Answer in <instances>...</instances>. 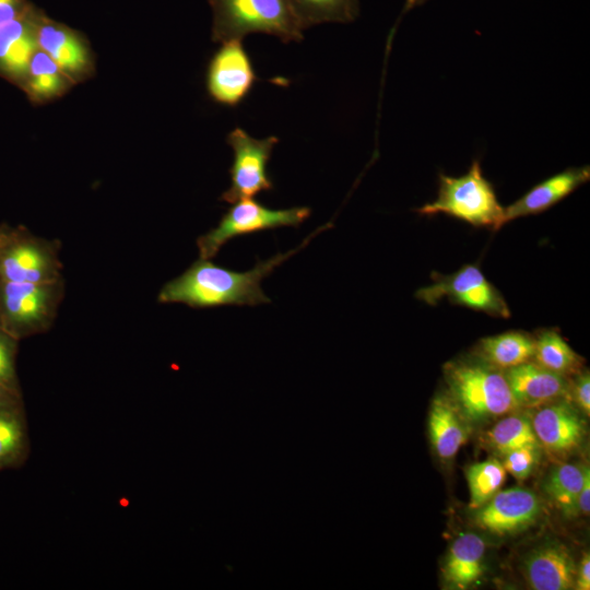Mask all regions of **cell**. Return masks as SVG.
Instances as JSON below:
<instances>
[{
    "instance_id": "obj_1",
    "label": "cell",
    "mask_w": 590,
    "mask_h": 590,
    "mask_svg": "<svg viewBox=\"0 0 590 590\" xmlns=\"http://www.w3.org/2000/svg\"><path fill=\"white\" fill-rule=\"evenodd\" d=\"M331 226V223H328L317 228L295 249L284 253L278 252L267 260H259L251 270L245 272L229 270L201 258L181 275L166 283L158 294V300L181 303L194 308L257 306L271 303L261 288L262 280L305 248L317 234Z\"/></svg>"
},
{
    "instance_id": "obj_2",
    "label": "cell",
    "mask_w": 590,
    "mask_h": 590,
    "mask_svg": "<svg viewBox=\"0 0 590 590\" xmlns=\"http://www.w3.org/2000/svg\"><path fill=\"white\" fill-rule=\"evenodd\" d=\"M445 380L448 399L470 422L482 423L519 408L504 371L481 358L448 363Z\"/></svg>"
},
{
    "instance_id": "obj_3",
    "label": "cell",
    "mask_w": 590,
    "mask_h": 590,
    "mask_svg": "<svg viewBox=\"0 0 590 590\" xmlns=\"http://www.w3.org/2000/svg\"><path fill=\"white\" fill-rule=\"evenodd\" d=\"M211 4L215 40L243 39L252 33L272 35L283 43L304 38L288 0H211Z\"/></svg>"
},
{
    "instance_id": "obj_4",
    "label": "cell",
    "mask_w": 590,
    "mask_h": 590,
    "mask_svg": "<svg viewBox=\"0 0 590 590\" xmlns=\"http://www.w3.org/2000/svg\"><path fill=\"white\" fill-rule=\"evenodd\" d=\"M416 211L422 215L442 213L494 231L504 225V206L498 202L493 185L484 177L479 161H473L460 177L439 174L437 198Z\"/></svg>"
},
{
    "instance_id": "obj_5",
    "label": "cell",
    "mask_w": 590,
    "mask_h": 590,
    "mask_svg": "<svg viewBox=\"0 0 590 590\" xmlns=\"http://www.w3.org/2000/svg\"><path fill=\"white\" fill-rule=\"evenodd\" d=\"M308 206L272 210L252 198L233 203L219 224L198 238L202 259L213 258L231 239L281 227H298L310 216Z\"/></svg>"
},
{
    "instance_id": "obj_6",
    "label": "cell",
    "mask_w": 590,
    "mask_h": 590,
    "mask_svg": "<svg viewBox=\"0 0 590 590\" xmlns=\"http://www.w3.org/2000/svg\"><path fill=\"white\" fill-rule=\"evenodd\" d=\"M226 141L233 150V163L229 168L231 186L221 196V200L233 204L272 190L273 181L268 174V163L279 138L270 135L256 139L244 129L235 128Z\"/></svg>"
},
{
    "instance_id": "obj_7",
    "label": "cell",
    "mask_w": 590,
    "mask_h": 590,
    "mask_svg": "<svg viewBox=\"0 0 590 590\" xmlns=\"http://www.w3.org/2000/svg\"><path fill=\"white\" fill-rule=\"evenodd\" d=\"M434 283L420 288L416 297L436 305L447 297L451 303L508 318L510 310L498 290L489 283L479 267L468 264L449 275L435 274Z\"/></svg>"
},
{
    "instance_id": "obj_8",
    "label": "cell",
    "mask_w": 590,
    "mask_h": 590,
    "mask_svg": "<svg viewBox=\"0 0 590 590\" xmlns=\"http://www.w3.org/2000/svg\"><path fill=\"white\" fill-rule=\"evenodd\" d=\"M257 75L241 39L223 42L211 59L206 85L219 104L236 107L252 90Z\"/></svg>"
},
{
    "instance_id": "obj_9",
    "label": "cell",
    "mask_w": 590,
    "mask_h": 590,
    "mask_svg": "<svg viewBox=\"0 0 590 590\" xmlns=\"http://www.w3.org/2000/svg\"><path fill=\"white\" fill-rule=\"evenodd\" d=\"M48 283L0 281V327L14 339L36 330L47 315Z\"/></svg>"
},
{
    "instance_id": "obj_10",
    "label": "cell",
    "mask_w": 590,
    "mask_h": 590,
    "mask_svg": "<svg viewBox=\"0 0 590 590\" xmlns=\"http://www.w3.org/2000/svg\"><path fill=\"white\" fill-rule=\"evenodd\" d=\"M539 497L522 487L498 491L487 503L477 508L474 520L477 527L494 534H509L532 526L539 518Z\"/></svg>"
},
{
    "instance_id": "obj_11",
    "label": "cell",
    "mask_w": 590,
    "mask_h": 590,
    "mask_svg": "<svg viewBox=\"0 0 590 590\" xmlns=\"http://www.w3.org/2000/svg\"><path fill=\"white\" fill-rule=\"evenodd\" d=\"M504 374L518 406H540L559 400L569 391L565 376L535 362L510 367Z\"/></svg>"
},
{
    "instance_id": "obj_12",
    "label": "cell",
    "mask_w": 590,
    "mask_h": 590,
    "mask_svg": "<svg viewBox=\"0 0 590 590\" xmlns=\"http://www.w3.org/2000/svg\"><path fill=\"white\" fill-rule=\"evenodd\" d=\"M49 272L47 253L37 243L0 233V281L48 283Z\"/></svg>"
},
{
    "instance_id": "obj_13",
    "label": "cell",
    "mask_w": 590,
    "mask_h": 590,
    "mask_svg": "<svg viewBox=\"0 0 590 590\" xmlns=\"http://www.w3.org/2000/svg\"><path fill=\"white\" fill-rule=\"evenodd\" d=\"M532 428L540 444L553 452H567L579 446L585 423L567 402L543 404L532 418Z\"/></svg>"
},
{
    "instance_id": "obj_14",
    "label": "cell",
    "mask_w": 590,
    "mask_h": 590,
    "mask_svg": "<svg viewBox=\"0 0 590 590\" xmlns=\"http://www.w3.org/2000/svg\"><path fill=\"white\" fill-rule=\"evenodd\" d=\"M590 178L589 166L570 167L531 188L521 198L504 208V224L521 216L546 211Z\"/></svg>"
},
{
    "instance_id": "obj_15",
    "label": "cell",
    "mask_w": 590,
    "mask_h": 590,
    "mask_svg": "<svg viewBox=\"0 0 590 590\" xmlns=\"http://www.w3.org/2000/svg\"><path fill=\"white\" fill-rule=\"evenodd\" d=\"M524 574L534 590H567L575 586L576 565L570 552L560 543H545L524 559Z\"/></svg>"
},
{
    "instance_id": "obj_16",
    "label": "cell",
    "mask_w": 590,
    "mask_h": 590,
    "mask_svg": "<svg viewBox=\"0 0 590 590\" xmlns=\"http://www.w3.org/2000/svg\"><path fill=\"white\" fill-rule=\"evenodd\" d=\"M31 440L22 396H0V471L27 461Z\"/></svg>"
},
{
    "instance_id": "obj_17",
    "label": "cell",
    "mask_w": 590,
    "mask_h": 590,
    "mask_svg": "<svg viewBox=\"0 0 590 590\" xmlns=\"http://www.w3.org/2000/svg\"><path fill=\"white\" fill-rule=\"evenodd\" d=\"M484 540L474 533L459 535L450 545L444 566L445 579L459 589L473 585L483 575Z\"/></svg>"
},
{
    "instance_id": "obj_18",
    "label": "cell",
    "mask_w": 590,
    "mask_h": 590,
    "mask_svg": "<svg viewBox=\"0 0 590 590\" xmlns=\"http://www.w3.org/2000/svg\"><path fill=\"white\" fill-rule=\"evenodd\" d=\"M37 46L35 34L21 17L0 25V68L13 76L26 74Z\"/></svg>"
},
{
    "instance_id": "obj_19",
    "label": "cell",
    "mask_w": 590,
    "mask_h": 590,
    "mask_svg": "<svg viewBox=\"0 0 590 590\" xmlns=\"http://www.w3.org/2000/svg\"><path fill=\"white\" fill-rule=\"evenodd\" d=\"M461 415L448 398L434 400L428 418L432 445L442 459L452 458L467 440Z\"/></svg>"
},
{
    "instance_id": "obj_20",
    "label": "cell",
    "mask_w": 590,
    "mask_h": 590,
    "mask_svg": "<svg viewBox=\"0 0 590 590\" xmlns=\"http://www.w3.org/2000/svg\"><path fill=\"white\" fill-rule=\"evenodd\" d=\"M476 351L479 357L487 364L508 369L533 357L534 338L522 331L504 332L481 339Z\"/></svg>"
},
{
    "instance_id": "obj_21",
    "label": "cell",
    "mask_w": 590,
    "mask_h": 590,
    "mask_svg": "<svg viewBox=\"0 0 590 590\" xmlns=\"http://www.w3.org/2000/svg\"><path fill=\"white\" fill-rule=\"evenodd\" d=\"M36 39L37 45L56 61L60 70L75 73L85 67V49L71 33L54 25H44Z\"/></svg>"
},
{
    "instance_id": "obj_22",
    "label": "cell",
    "mask_w": 590,
    "mask_h": 590,
    "mask_svg": "<svg viewBox=\"0 0 590 590\" xmlns=\"http://www.w3.org/2000/svg\"><path fill=\"white\" fill-rule=\"evenodd\" d=\"M304 31L322 23H351L359 14L358 0H288Z\"/></svg>"
},
{
    "instance_id": "obj_23",
    "label": "cell",
    "mask_w": 590,
    "mask_h": 590,
    "mask_svg": "<svg viewBox=\"0 0 590 590\" xmlns=\"http://www.w3.org/2000/svg\"><path fill=\"white\" fill-rule=\"evenodd\" d=\"M535 363L566 376L578 371L581 357L568 345L557 330L544 329L534 338Z\"/></svg>"
},
{
    "instance_id": "obj_24",
    "label": "cell",
    "mask_w": 590,
    "mask_h": 590,
    "mask_svg": "<svg viewBox=\"0 0 590 590\" xmlns=\"http://www.w3.org/2000/svg\"><path fill=\"white\" fill-rule=\"evenodd\" d=\"M586 467L565 463L552 470L544 491L552 503L566 516L578 512V496L585 480Z\"/></svg>"
},
{
    "instance_id": "obj_25",
    "label": "cell",
    "mask_w": 590,
    "mask_h": 590,
    "mask_svg": "<svg viewBox=\"0 0 590 590\" xmlns=\"http://www.w3.org/2000/svg\"><path fill=\"white\" fill-rule=\"evenodd\" d=\"M465 475L470 491V507L477 509L502 488L506 471L500 461L488 459L470 465Z\"/></svg>"
},
{
    "instance_id": "obj_26",
    "label": "cell",
    "mask_w": 590,
    "mask_h": 590,
    "mask_svg": "<svg viewBox=\"0 0 590 590\" xmlns=\"http://www.w3.org/2000/svg\"><path fill=\"white\" fill-rule=\"evenodd\" d=\"M487 438L500 455L520 447L540 445L531 422L520 415H509L498 421L488 432Z\"/></svg>"
},
{
    "instance_id": "obj_27",
    "label": "cell",
    "mask_w": 590,
    "mask_h": 590,
    "mask_svg": "<svg viewBox=\"0 0 590 590\" xmlns=\"http://www.w3.org/2000/svg\"><path fill=\"white\" fill-rule=\"evenodd\" d=\"M16 339L0 327V396H22L15 369Z\"/></svg>"
},
{
    "instance_id": "obj_28",
    "label": "cell",
    "mask_w": 590,
    "mask_h": 590,
    "mask_svg": "<svg viewBox=\"0 0 590 590\" xmlns=\"http://www.w3.org/2000/svg\"><path fill=\"white\" fill-rule=\"evenodd\" d=\"M503 467L506 472L518 480L527 479L540 460V445H529L503 455Z\"/></svg>"
},
{
    "instance_id": "obj_29",
    "label": "cell",
    "mask_w": 590,
    "mask_h": 590,
    "mask_svg": "<svg viewBox=\"0 0 590 590\" xmlns=\"http://www.w3.org/2000/svg\"><path fill=\"white\" fill-rule=\"evenodd\" d=\"M61 83L59 74H44L31 76L28 86L33 95L48 97L60 88Z\"/></svg>"
},
{
    "instance_id": "obj_30",
    "label": "cell",
    "mask_w": 590,
    "mask_h": 590,
    "mask_svg": "<svg viewBox=\"0 0 590 590\" xmlns=\"http://www.w3.org/2000/svg\"><path fill=\"white\" fill-rule=\"evenodd\" d=\"M571 392L579 408L583 411L585 414L589 415L590 413V377H589L588 370L578 374V377H576L573 384Z\"/></svg>"
},
{
    "instance_id": "obj_31",
    "label": "cell",
    "mask_w": 590,
    "mask_h": 590,
    "mask_svg": "<svg viewBox=\"0 0 590 590\" xmlns=\"http://www.w3.org/2000/svg\"><path fill=\"white\" fill-rule=\"evenodd\" d=\"M59 71L60 69L56 61L43 50H36L28 66L31 76L59 74Z\"/></svg>"
},
{
    "instance_id": "obj_32",
    "label": "cell",
    "mask_w": 590,
    "mask_h": 590,
    "mask_svg": "<svg viewBox=\"0 0 590 590\" xmlns=\"http://www.w3.org/2000/svg\"><path fill=\"white\" fill-rule=\"evenodd\" d=\"M575 586L578 590H589L590 589V556L589 553H585L580 565L578 575H576Z\"/></svg>"
},
{
    "instance_id": "obj_33",
    "label": "cell",
    "mask_w": 590,
    "mask_h": 590,
    "mask_svg": "<svg viewBox=\"0 0 590 590\" xmlns=\"http://www.w3.org/2000/svg\"><path fill=\"white\" fill-rule=\"evenodd\" d=\"M590 511V472L586 467L585 480L578 496V512L588 516Z\"/></svg>"
},
{
    "instance_id": "obj_34",
    "label": "cell",
    "mask_w": 590,
    "mask_h": 590,
    "mask_svg": "<svg viewBox=\"0 0 590 590\" xmlns=\"http://www.w3.org/2000/svg\"><path fill=\"white\" fill-rule=\"evenodd\" d=\"M20 0H0V25L19 16Z\"/></svg>"
},
{
    "instance_id": "obj_35",
    "label": "cell",
    "mask_w": 590,
    "mask_h": 590,
    "mask_svg": "<svg viewBox=\"0 0 590 590\" xmlns=\"http://www.w3.org/2000/svg\"><path fill=\"white\" fill-rule=\"evenodd\" d=\"M426 1H428V0H405L402 12L406 13L408 11H410V10L416 8V7H420V5L424 4Z\"/></svg>"
}]
</instances>
